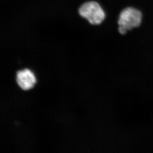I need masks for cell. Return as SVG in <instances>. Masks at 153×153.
<instances>
[{
	"mask_svg": "<svg viewBox=\"0 0 153 153\" xmlns=\"http://www.w3.org/2000/svg\"><path fill=\"white\" fill-rule=\"evenodd\" d=\"M143 15L139 9L133 7H127L123 9L117 20L118 30L121 35L139 27L143 22Z\"/></svg>",
	"mask_w": 153,
	"mask_h": 153,
	"instance_id": "6da1fadb",
	"label": "cell"
},
{
	"mask_svg": "<svg viewBox=\"0 0 153 153\" xmlns=\"http://www.w3.org/2000/svg\"><path fill=\"white\" fill-rule=\"evenodd\" d=\"M78 12L81 17L94 26L101 25L106 19V14L104 8L100 4L94 1L83 3Z\"/></svg>",
	"mask_w": 153,
	"mask_h": 153,
	"instance_id": "7a4b0ae2",
	"label": "cell"
},
{
	"mask_svg": "<svg viewBox=\"0 0 153 153\" xmlns=\"http://www.w3.org/2000/svg\"><path fill=\"white\" fill-rule=\"evenodd\" d=\"M16 80L17 84L23 90L31 89L36 82V76L28 68L17 71Z\"/></svg>",
	"mask_w": 153,
	"mask_h": 153,
	"instance_id": "3957f363",
	"label": "cell"
}]
</instances>
